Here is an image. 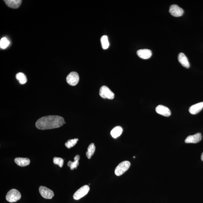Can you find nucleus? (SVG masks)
<instances>
[{"instance_id": "nucleus-1", "label": "nucleus", "mask_w": 203, "mask_h": 203, "mask_svg": "<svg viewBox=\"0 0 203 203\" xmlns=\"http://www.w3.org/2000/svg\"><path fill=\"white\" fill-rule=\"evenodd\" d=\"M65 123L64 118L58 115H48L38 120L36 127L41 130L57 128L62 126Z\"/></svg>"}, {"instance_id": "nucleus-2", "label": "nucleus", "mask_w": 203, "mask_h": 203, "mask_svg": "<svg viewBox=\"0 0 203 203\" xmlns=\"http://www.w3.org/2000/svg\"><path fill=\"white\" fill-rule=\"evenodd\" d=\"M21 198L20 192L17 189H12L9 191L6 195V200L8 202L13 203L16 202Z\"/></svg>"}, {"instance_id": "nucleus-3", "label": "nucleus", "mask_w": 203, "mask_h": 203, "mask_svg": "<svg viewBox=\"0 0 203 203\" xmlns=\"http://www.w3.org/2000/svg\"><path fill=\"white\" fill-rule=\"evenodd\" d=\"M131 165L130 162L128 161H124L117 165L115 170V174L117 176L123 174L129 169Z\"/></svg>"}, {"instance_id": "nucleus-4", "label": "nucleus", "mask_w": 203, "mask_h": 203, "mask_svg": "<svg viewBox=\"0 0 203 203\" xmlns=\"http://www.w3.org/2000/svg\"><path fill=\"white\" fill-rule=\"evenodd\" d=\"M99 95L104 99H112L114 98V94L112 91L106 86H103L99 90Z\"/></svg>"}, {"instance_id": "nucleus-5", "label": "nucleus", "mask_w": 203, "mask_h": 203, "mask_svg": "<svg viewBox=\"0 0 203 203\" xmlns=\"http://www.w3.org/2000/svg\"><path fill=\"white\" fill-rule=\"evenodd\" d=\"M90 190V187L88 185H85L78 189L73 195L74 199L78 200L85 196Z\"/></svg>"}, {"instance_id": "nucleus-6", "label": "nucleus", "mask_w": 203, "mask_h": 203, "mask_svg": "<svg viewBox=\"0 0 203 203\" xmlns=\"http://www.w3.org/2000/svg\"><path fill=\"white\" fill-rule=\"evenodd\" d=\"M79 76L76 72H73L69 74L66 78V81L67 83L72 86L77 85L79 82Z\"/></svg>"}, {"instance_id": "nucleus-7", "label": "nucleus", "mask_w": 203, "mask_h": 203, "mask_svg": "<svg viewBox=\"0 0 203 203\" xmlns=\"http://www.w3.org/2000/svg\"><path fill=\"white\" fill-rule=\"evenodd\" d=\"M39 192L43 198L51 199L54 196L53 192L45 186H41L39 188Z\"/></svg>"}, {"instance_id": "nucleus-8", "label": "nucleus", "mask_w": 203, "mask_h": 203, "mask_svg": "<svg viewBox=\"0 0 203 203\" xmlns=\"http://www.w3.org/2000/svg\"><path fill=\"white\" fill-rule=\"evenodd\" d=\"M169 11L171 15L175 17L181 16L184 13L183 9L176 4L170 6Z\"/></svg>"}, {"instance_id": "nucleus-9", "label": "nucleus", "mask_w": 203, "mask_h": 203, "mask_svg": "<svg viewBox=\"0 0 203 203\" xmlns=\"http://www.w3.org/2000/svg\"><path fill=\"white\" fill-rule=\"evenodd\" d=\"M201 134L198 133L187 137L185 140V142L186 143H197L201 140Z\"/></svg>"}, {"instance_id": "nucleus-10", "label": "nucleus", "mask_w": 203, "mask_h": 203, "mask_svg": "<svg viewBox=\"0 0 203 203\" xmlns=\"http://www.w3.org/2000/svg\"><path fill=\"white\" fill-rule=\"evenodd\" d=\"M156 111L158 114L165 117H168L171 115V111L167 107L162 105H159L156 108Z\"/></svg>"}, {"instance_id": "nucleus-11", "label": "nucleus", "mask_w": 203, "mask_h": 203, "mask_svg": "<svg viewBox=\"0 0 203 203\" xmlns=\"http://www.w3.org/2000/svg\"><path fill=\"white\" fill-rule=\"evenodd\" d=\"M137 55L143 59H148L151 57L152 55V51L149 49H141L137 51Z\"/></svg>"}, {"instance_id": "nucleus-12", "label": "nucleus", "mask_w": 203, "mask_h": 203, "mask_svg": "<svg viewBox=\"0 0 203 203\" xmlns=\"http://www.w3.org/2000/svg\"><path fill=\"white\" fill-rule=\"evenodd\" d=\"M203 109V102H199L192 105L189 108V111L191 114H196Z\"/></svg>"}, {"instance_id": "nucleus-13", "label": "nucleus", "mask_w": 203, "mask_h": 203, "mask_svg": "<svg viewBox=\"0 0 203 203\" xmlns=\"http://www.w3.org/2000/svg\"><path fill=\"white\" fill-rule=\"evenodd\" d=\"M178 60L180 64L183 67L186 68H189L190 67V64L188 60L187 57L183 53H180L179 54Z\"/></svg>"}, {"instance_id": "nucleus-14", "label": "nucleus", "mask_w": 203, "mask_h": 203, "mask_svg": "<svg viewBox=\"0 0 203 203\" xmlns=\"http://www.w3.org/2000/svg\"><path fill=\"white\" fill-rule=\"evenodd\" d=\"M14 161L17 165L20 167H25L29 165L30 161L28 158H16Z\"/></svg>"}, {"instance_id": "nucleus-15", "label": "nucleus", "mask_w": 203, "mask_h": 203, "mask_svg": "<svg viewBox=\"0 0 203 203\" xmlns=\"http://www.w3.org/2000/svg\"><path fill=\"white\" fill-rule=\"evenodd\" d=\"M4 1L8 7L14 9L18 8L22 2L21 0H5Z\"/></svg>"}, {"instance_id": "nucleus-16", "label": "nucleus", "mask_w": 203, "mask_h": 203, "mask_svg": "<svg viewBox=\"0 0 203 203\" xmlns=\"http://www.w3.org/2000/svg\"><path fill=\"white\" fill-rule=\"evenodd\" d=\"M123 131L122 128L121 126H116L111 130L110 133L111 135L113 138H117L123 132Z\"/></svg>"}, {"instance_id": "nucleus-17", "label": "nucleus", "mask_w": 203, "mask_h": 203, "mask_svg": "<svg viewBox=\"0 0 203 203\" xmlns=\"http://www.w3.org/2000/svg\"><path fill=\"white\" fill-rule=\"evenodd\" d=\"M80 159V156L79 155H77L74 158V161L72 162L71 161H69L68 162L67 165L70 167V169L73 170L74 168H76L79 165V161Z\"/></svg>"}, {"instance_id": "nucleus-18", "label": "nucleus", "mask_w": 203, "mask_h": 203, "mask_svg": "<svg viewBox=\"0 0 203 203\" xmlns=\"http://www.w3.org/2000/svg\"><path fill=\"white\" fill-rule=\"evenodd\" d=\"M95 146L93 143H92L88 146L87 151L86 153V156L88 159L91 158V156L93 155L95 151Z\"/></svg>"}, {"instance_id": "nucleus-19", "label": "nucleus", "mask_w": 203, "mask_h": 203, "mask_svg": "<svg viewBox=\"0 0 203 203\" xmlns=\"http://www.w3.org/2000/svg\"><path fill=\"white\" fill-rule=\"evenodd\" d=\"M100 42L103 49L105 50L109 48V41H108L107 36L105 35L102 36L101 37Z\"/></svg>"}, {"instance_id": "nucleus-20", "label": "nucleus", "mask_w": 203, "mask_h": 203, "mask_svg": "<svg viewBox=\"0 0 203 203\" xmlns=\"http://www.w3.org/2000/svg\"><path fill=\"white\" fill-rule=\"evenodd\" d=\"M16 78L19 81L20 83L21 84H25L27 82V80L26 76L23 73L20 72V73L17 74Z\"/></svg>"}, {"instance_id": "nucleus-21", "label": "nucleus", "mask_w": 203, "mask_h": 203, "mask_svg": "<svg viewBox=\"0 0 203 203\" xmlns=\"http://www.w3.org/2000/svg\"><path fill=\"white\" fill-rule=\"evenodd\" d=\"M78 141V138H75V139L69 140H68L67 142L66 143L65 146L67 148L70 149L73 147L74 146L76 145Z\"/></svg>"}, {"instance_id": "nucleus-22", "label": "nucleus", "mask_w": 203, "mask_h": 203, "mask_svg": "<svg viewBox=\"0 0 203 203\" xmlns=\"http://www.w3.org/2000/svg\"><path fill=\"white\" fill-rule=\"evenodd\" d=\"M10 42L5 37H3L0 41V46L3 49H5L10 44Z\"/></svg>"}, {"instance_id": "nucleus-23", "label": "nucleus", "mask_w": 203, "mask_h": 203, "mask_svg": "<svg viewBox=\"0 0 203 203\" xmlns=\"http://www.w3.org/2000/svg\"><path fill=\"white\" fill-rule=\"evenodd\" d=\"M53 162L55 165H58L60 168H62L63 164H64V160L61 158L54 157L53 159Z\"/></svg>"}, {"instance_id": "nucleus-24", "label": "nucleus", "mask_w": 203, "mask_h": 203, "mask_svg": "<svg viewBox=\"0 0 203 203\" xmlns=\"http://www.w3.org/2000/svg\"><path fill=\"white\" fill-rule=\"evenodd\" d=\"M201 160L203 161V152L202 153V154L201 155Z\"/></svg>"}]
</instances>
